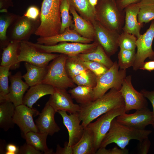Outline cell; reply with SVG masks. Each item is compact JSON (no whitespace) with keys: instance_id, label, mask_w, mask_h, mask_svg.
Masks as SVG:
<instances>
[{"instance_id":"cell-1","label":"cell","mask_w":154,"mask_h":154,"mask_svg":"<svg viewBox=\"0 0 154 154\" xmlns=\"http://www.w3.org/2000/svg\"><path fill=\"white\" fill-rule=\"evenodd\" d=\"M125 105L124 99L119 90L112 88L102 97L84 105H80L78 112L85 128L101 115L115 108Z\"/></svg>"},{"instance_id":"cell-2","label":"cell","mask_w":154,"mask_h":154,"mask_svg":"<svg viewBox=\"0 0 154 154\" xmlns=\"http://www.w3.org/2000/svg\"><path fill=\"white\" fill-rule=\"evenodd\" d=\"M62 0H43L40 11V24L35 34L47 37L59 34L61 24L60 7Z\"/></svg>"},{"instance_id":"cell-3","label":"cell","mask_w":154,"mask_h":154,"mask_svg":"<svg viewBox=\"0 0 154 154\" xmlns=\"http://www.w3.org/2000/svg\"><path fill=\"white\" fill-rule=\"evenodd\" d=\"M151 132V130L137 129L122 125L118 122L115 118L100 147H106L108 145L114 143L120 148L124 149L130 140L136 139L140 142L148 137Z\"/></svg>"},{"instance_id":"cell-4","label":"cell","mask_w":154,"mask_h":154,"mask_svg":"<svg viewBox=\"0 0 154 154\" xmlns=\"http://www.w3.org/2000/svg\"><path fill=\"white\" fill-rule=\"evenodd\" d=\"M125 13L119 8L115 0H98L95 7V20L105 27L117 32L123 31Z\"/></svg>"},{"instance_id":"cell-5","label":"cell","mask_w":154,"mask_h":154,"mask_svg":"<svg viewBox=\"0 0 154 154\" xmlns=\"http://www.w3.org/2000/svg\"><path fill=\"white\" fill-rule=\"evenodd\" d=\"M67 55L60 54L47 66V73L42 83L55 88L66 89L73 87L74 83L69 76L65 67Z\"/></svg>"},{"instance_id":"cell-6","label":"cell","mask_w":154,"mask_h":154,"mask_svg":"<svg viewBox=\"0 0 154 154\" xmlns=\"http://www.w3.org/2000/svg\"><path fill=\"white\" fill-rule=\"evenodd\" d=\"M117 62L105 73L97 77V83L93 88V101L100 98L112 88L120 90L126 76V70L119 69Z\"/></svg>"},{"instance_id":"cell-7","label":"cell","mask_w":154,"mask_h":154,"mask_svg":"<svg viewBox=\"0 0 154 154\" xmlns=\"http://www.w3.org/2000/svg\"><path fill=\"white\" fill-rule=\"evenodd\" d=\"M28 42L40 51L48 53H58L67 55H77L90 52L94 50L99 44L94 41L89 44L62 42L54 45H46Z\"/></svg>"},{"instance_id":"cell-8","label":"cell","mask_w":154,"mask_h":154,"mask_svg":"<svg viewBox=\"0 0 154 154\" xmlns=\"http://www.w3.org/2000/svg\"><path fill=\"white\" fill-rule=\"evenodd\" d=\"M126 113L125 106H120L104 114L96 121L87 126L93 133L95 151L100 148L102 140L109 130L112 120L117 116Z\"/></svg>"},{"instance_id":"cell-9","label":"cell","mask_w":154,"mask_h":154,"mask_svg":"<svg viewBox=\"0 0 154 154\" xmlns=\"http://www.w3.org/2000/svg\"><path fill=\"white\" fill-rule=\"evenodd\" d=\"M154 38V20H153L146 32L143 35H140L137 38V51L135 60L132 66L134 70L140 69L147 58L154 60V51L152 48Z\"/></svg>"},{"instance_id":"cell-10","label":"cell","mask_w":154,"mask_h":154,"mask_svg":"<svg viewBox=\"0 0 154 154\" xmlns=\"http://www.w3.org/2000/svg\"><path fill=\"white\" fill-rule=\"evenodd\" d=\"M60 54L41 52L30 44L28 41L20 42L18 60L41 67H46L49 62Z\"/></svg>"},{"instance_id":"cell-11","label":"cell","mask_w":154,"mask_h":154,"mask_svg":"<svg viewBox=\"0 0 154 154\" xmlns=\"http://www.w3.org/2000/svg\"><path fill=\"white\" fill-rule=\"evenodd\" d=\"M40 19L33 20L25 16H18L10 26L8 39L10 41H28L35 33L40 24Z\"/></svg>"},{"instance_id":"cell-12","label":"cell","mask_w":154,"mask_h":154,"mask_svg":"<svg viewBox=\"0 0 154 154\" xmlns=\"http://www.w3.org/2000/svg\"><path fill=\"white\" fill-rule=\"evenodd\" d=\"M92 23L95 31L94 41L102 47L109 57L114 54L119 47L118 39L120 34L105 27L96 20Z\"/></svg>"},{"instance_id":"cell-13","label":"cell","mask_w":154,"mask_h":154,"mask_svg":"<svg viewBox=\"0 0 154 154\" xmlns=\"http://www.w3.org/2000/svg\"><path fill=\"white\" fill-rule=\"evenodd\" d=\"M131 76L129 75L124 78L119 91L123 97L126 113L132 110H138L147 107L146 98L140 92L134 88L131 83Z\"/></svg>"},{"instance_id":"cell-14","label":"cell","mask_w":154,"mask_h":154,"mask_svg":"<svg viewBox=\"0 0 154 154\" xmlns=\"http://www.w3.org/2000/svg\"><path fill=\"white\" fill-rule=\"evenodd\" d=\"M136 110L132 114L125 113L117 116L116 121L122 125L139 129H145L147 126L152 125L153 120V112L147 107Z\"/></svg>"},{"instance_id":"cell-15","label":"cell","mask_w":154,"mask_h":154,"mask_svg":"<svg viewBox=\"0 0 154 154\" xmlns=\"http://www.w3.org/2000/svg\"><path fill=\"white\" fill-rule=\"evenodd\" d=\"M40 113L36 109L23 104L15 107L13 121L19 126L22 134L30 131H39L33 117L39 115Z\"/></svg>"},{"instance_id":"cell-16","label":"cell","mask_w":154,"mask_h":154,"mask_svg":"<svg viewBox=\"0 0 154 154\" xmlns=\"http://www.w3.org/2000/svg\"><path fill=\"white\" fill-rule=\"evenodd\" d=\"M21 72L19 71L9 76L10 85L9 93L0 98V102L8 101L12 102L15 106L23 104L24 94L29 86L22 80Z\"/></svg>"},{"instance_id":"cell-17","label":"cell","mask_w":154,"mask_h":154,"mask_svg":"<svg viewBox=\"0 0 154 154\" xmlns=\"http://www.w3.org/2000/svg\"><path fill=\"white\" fill-rule=\"evenodd\" d=\"M72 99L66 89L55 88L48 102L56 112L63 111L71 114L78 112L80 109V106L74 104Z\"/></svg>"},{"instance_id":"cell-18","label":"cell","mask_w":154,"mask_h":154,"mask_svg":"<svg viewBox=\"0 0 154 154\" xmlns=\"http://www.w3.org/2000/svg\"><path fill=\"white\" fill-rule=\"evenodd\" d=\"M58 112L62 117L63 124L68 132L69 140L67 147H72L80 140L84 128L80 124L81 121L78 112L70 115L64 111H60Z\"/></svg>"},{"instance_id":"cell-19","label":"cell","mask_w":154,"mask_h":154,"mask_svg":"<svg viewBox=\"0 0 154 154\" xmlns=\"http://www.w3.org/2000/svg\"><path fill=\"white\" fill-rule=\"evenodd\" d=\"M37 43L46 45L56 44L62 42H79L89 44L93 42L94 40L85 38L70 28L66 29L62 33L47 37H40L37 39Z\"/></svg>"},{"instance_id":"cell-20","label":"cell","mask_w":154,"mask_h":154,"mask_svg":"<svg viewBox=\"0 0 154 154\" xmlns=\"http://www.w3.org/2000/svg\"><path fill=\"white\" fill-rule=\"evenodd\" d=\"M56 112L48 101L35 121L39 131L52 136L60 130L54 119Z\"/></svg>"},{"instance_id":"cell-21","label":"cell","mask_w":154,"mask_h":154,"mask_svg":"<svg viewBox=\"0 0 154 154\" xmlns=\"http://www.w3.org/2000/svg\"><path fill=\"white\" fill-rule=\"evenodd\" d=\"M141 5L139 1L128 5L124 9L125 23L123 31L133 35L137 38L140 35V31L143 25H140L137 21V16Z\"/></svg>"},{"instance_id":"cell-22","label":"cell","mask_w":154,"mask_h":154,"mask_svg":"<svg viewBox=\"0 0 154 154\" xmlns=\"http://www.w3.org/2000/svg\"><path fill=\"white\" fill-rule=\"evenodd\" d=\"M54 91L55 88L52 86L42 83L31 86L24 96L23 104L32 108L34 104L40 98L46 95L52 94Z\"/></svg>"},{"instance_id":"cell-23","label":"cell","mask_w":154,"mask_h":154,"mask_svg":"<svg viewBox=\"0 0 154 154\" xmlns=\"http://www.w3.org/2000/svg\"><path fill=\"white\" fill-rule=\"evenodd\" d=\"M20 43L18 41H11L3 48L1 66H9L11 70L19 68L20 62L18 60V56Z\"/></svg>"},{"instance_id":"cell-24","label":"cell","mask_w":154,"mask_h":154,"mask_svg":"<svg viewBox=\"0 0 154 154\" xmlns=\"http://www.w3.org/2000/svg\"><path fill=\"white\" fill-rule=\"evenodd\" d=\"M72 147L73 154H96L94 136L92 131L87 126L85 127L80 140Z\"/></svg>"},{"instance_id":"cell-25","label":"cell","mask_w":154,"mask_h":154,"mask_svg":"<svg viewBox=\"0 0 154 154\" xmlns=\"http://www.w3.org/2000/svg\"><path fill=\"white\" fill-rule=\"evenodd\" d=\"M70 12L73 16L74 23L73 29L82 37L94 40L95 31L92 23L80 16L71 6Z\"/></svg>"},{"instance_id":"cell-26","label":"cell","mask_w":154,"mask_h":154,"mask_svg":"<svg viewBox=\"0 0 154 154\" xmlns=\"http://www.w3.org/2000/svg\"><path fill=\"white\" fill-rule=\"evenodd\" d=\"M22 134L23 137L26 140V143L37 150L43 152L45 154L53 153L52 150L49 149L47 145L48 133L39 131H30Z\"/></svg>"},{"instance_id":"cell-27","label":"cell","mask_w":154,"mask_h":154,"mask_svg":"<svg viewBox=\"0 0 154 154\" xmlns=\"http://www.w3.org/2000/svg\"><path fill=\"white\" fill-rule=\"evenodd\" d=\"M25 66L27 72L22 77L29 86L42 83L46 74L47 66L40 67L27 62Z\"/></svg>"},{"instance_id":"cell-28","label":"cell","mask_w":154,"mask_h":154,"mask_svg":"<svg viewBox=\"0 0 154 154\" xmlns=\"http://www.w3.org/2000/svg\"><path fill=\"white\" fill-rule=\"evenodd\" d=\"M15 107L10 102H0V127L5 131L13 128L15 124L13 117Z\"/></svg>"},{"instance_id":"cell-29","label":"cell","mask_w":154,"mask_h":154,"mask_svg":"<svg viewBox=\"0 0 154 154\" xmlns=\"http://www.w3.org/2000/svg\"><path fill=\"white\" fill-rule=\"evenodd\" d=\"M77 55L82 61L98 62L104 65L108 69L112 66L114 63L102 47L99 44L93 50L87 53L79 54Z\"/></svg>"},{"instance_id":"cell-30","label":"cell","mask_w":154,"mask_h":154,"mask_svg":"<svg viewBox=\"0 0 154 154\" xmlns=\"http://www.w3.org/2000/svg\"><path fill=\"white\" fill-rule=\"evenodd\" d=\"M79 15L92 23L95 20V8L90 4L88 0H68Z\"/></svg>"},{"instance_id":"cell-31","label":"cell","mask_w":154,"mask_h":154,"mask_svg":"<svg viewBox=\"0 0 154 154\" xmlns=\"http://www.w3.org/2000/svg\"><path fill=\"white\" fill-rule=\"evenodd\" d=\"M69 93L72 98L80 105H84L93 101V88L78 85L70 90Z\"/></svg>"},{"instance_id":"cell-32","label":"cell","mask_w":154,"mask_h":154,"mask_svg":"<svg viewBox=\"0 0 154 154\" xmlns=\"http://www.w3.org/2000/svg\"><path fill=\"white\" fill-rule=\"evenodd\" d=\"M65 67L68 74L71 79L88 69L77 55H67Z\"/></svg>"},{"instance_id":"cell-33","label":"cell","mask_w":154,"mask_h":154,"mask_svg":"<svg viewBox=\"0 0 154 154\" xmlns=\"http://www.w3.org/2000/svg\"><path fill=\"white\" fill-rule=\"evenodd\" d=\"M18 16L13 13L8 12L0 15V45L3 48L6 47L10 42L7 35V30Z\"/></svg>"},{"instance_id":"cell-34","label":"cell","mask_w":154,"mask_h":154,"mask_svg":"<svg viewBox=\"0 0 154 154\" xmlns=\"http://www.w3.org/2000/svg\"><path fill=\"white\" fill-rule=\"evenodd\" d=\"M141 5L137 16L139 24L154 20V0H141Z\"/></svg>"},{"instance_id":"cell-35","label":"cell","mask_w":154,"mask_h":154,"mask_svg":"<svg viewBox=\"0 0 154 154\" xmlns=\"http://www.w3.org/2000/svg\"><path fill=\"white\" fill-rule=\"evenodd\" d=\"M70 5L68 0H62L60 6V11L61 24L60 33H63L68 28L73 29L74 24L72 17L69 14Z\"/></svg>"},{"instance_id":"cell-36","label":"cell","mask_w":154,"mask_h":154,"mask_svg":"<svg viewBox=\"0 0 154 154\" xmlns=\"http://www.w3.org/2000/svg\"><path fill=\"white\" fill-rule=\"evenodd\" d=\"M97 79L96 76L88 69L72 78L74 83L78 85L87 86L93 88L96 85Z\"/></svg>"},{"instance_id":"cell-37","label":"cell","mask_w":154,"mask_h":154,"mask_svg":"<svg viewBox=\"0 0 154 154\" xmlns=\"http://www.w3.org/2000/svg\"><path fill=\"white\" fill-rule=\"evenodd\" d=\"M136 53L135 50L120 49L118 56V64L120 68L126 70L133 66L135 59Z\"/></svg>"},{"instance_id":"cell-38","label":"cell","mask_w":154,"mask_h":154,"mask_svg":"<svg viewBox=\"0 0 154 154\" xmlns=\"http://www.w3.org/2000/svg\"><path fill=\"white\" fill-rule=\"evenodd\" d=\"M137 37L129 33L122 31L120 34L118 45L120 49L129 50H135Z\"/></svg>"},{"instance_id":"cell-39","label":"cell","mask_w":154,"mask_h":154,"mask_svg":"<svg viewBox=\"0 0 154 154\" xmlns=\"http://www.w3.org/2000/svg\"><path fill=\"white\" fill-rule=\"evenodd\" d=\"M9 66H0V98L7 95L9 93V78L11 74Z\"/></svg>"},{"instance_id":"cell-40","label":"cell","mask_w":154,"mask_h":154,"mask_svg":"<svg viewBox=\"0 0 154 154\" xmlns=\"http://www.w3.org/2000/svg\"><path fill=\"white\" fill-rule=\"evenodd\" d=\"M85 66L88 70L93 72L97 77L105 73L108 68L99 62L91 61H82Z\"/></svg>"},{"instance_id":"cell-41","label":"cell","mask_w":154,"mask_h":154,"mask_svg":"<svg viewBox=\"0 0 154 154\" xmlns=\"http://www.w3.org/2000/svg\"><path fill=\"white\" fill-rule=\"evenodd\" d=\"M129 153L128 150L125 148L119 149L117 146L108 149L105 147H100L96 151V154H127Z\"/></svg>"},{"instance_id":"cell-42","label":"cell","mask_w":154,"mask_h":154,"mask_svg":"<svg viewBox=\"0 0 154 154\" xmlns=\"http://www.w3.org/2000/svg\"><path fill=\"white\" fill-rule=\"evenodd\" d=\"M23 15L33 20H37L40 19V11L37 7L32 6L27 9Z\"/></svg>"},{"instance_id":"cell-43","label":"cell","mask_w":154,"mask_h":154,"mask_svg":"<svg viewBox=\"0 0 154 154\" xmlns=\"http://www.w3.org/2000/svg\"><path fill=\"white\" fill-rule=\"evenodd\" d=\"M42 152L37 150L31 145L25 143L19 148V154H41Z\"/></svg>"},{"instance_id":"cell-44","label":"cell","mask_w":154,"mask_h":154,"mask_svg":"<svg viewBox=\"0 0 154 154\" xmlns=\"http://www.w3.org/2000/svg\"><path fill=\"white\" fill-rule=\"evenodd\" d=\"M140 92L146 98H147L149 100L152 105L153 108V120L152 125L154 130V91H149L145 89H143L141 90Z\"/></svg>"},{"instance_id":"cell-45","label":"cell","mask_w":154,"mask_h":154,"mask_svg":"<svg viewBox=\"0 0 154 154\" xmlns=\"http://www.w3.org/2000/svg\"><path fill=\"white\" fill-rule=\"evenodd\" d=\"M140 144V152L141 154H147L149 152L151 143L148 137L141 141Z\"/></svg>"},{"instance_id":"cell-46","label":"cell","mask_w":154,"mask_h":154,"mask_svg":"<svg viewBox=\"0 0 154 154\" xmlns=\"http://www.w3.org/2000/svg\"><path fill=\"white\" fill-rule=\"evenodd\" d=\"M117 5L120 9L124 10V8L130 4L137 3L140 0H115Z\"/></svg>"},{"instance_id":"cell-47","label":"cell","mask_w":154,"mask_h":154,"mask_svg":"<svg viewBox=\"0 0 154 154\" xmlns=\"http://www.w3.org/2000/svg\"><path fill=\"white\" fill-rule=\"evenodd\" d=\"M68 142H66L64 147V148L61 147L59 145H57L56 152L54 154H73L72 147H67Z\"/></svg>"},{"instance_id":"cell-48","label":"cell","mask_w":154,"mask_h":154,"mask_svg":"<svg viewBox=\"0 0 154 154\" xmlns=\"http://www.w3.org/2000/svg\"><path fill=\"white\" fill-rule=\"evenodd\" d=\"M19 148L14 144L9 143L6 146L5 154H18Z\"/></svg>"},{"instance_id":"cell-49","label":"cell","mask_w":154,"mask_h":154,"mask_svg":"<svg viewBox=\"0 0 154 154\" xmlns=\"http://www.w3.org/2000/svg\"><path fill=\"white\" fill-rule=\"evenodd\" d=\"M140 69L151 72L154 70V60L144 62Z\"/></svg>"},{"instance_id":"cell-50","label":"cell","mask_w":154,"mask_h":154,"mask_svg":"<svg viewBox=\"0 0 154 154\" xmlns=\"http://www.w3.org/2000/svg\"><path fill=\"white\" fill-rule=\"evenodd\" d=\"M6 142L4 140L0 139V153L5 154L6 152Z\"/></svg>"},{"instance_id":"cell-51","label":"cell","mask_w":154,"mask_h":154,"mask_svg":"<svg viewBox=\"0 0 154 154\" xmlns=\"http://www.w3.org/2000/svg\"><path fill=\"white\" fill-rule=\"evenodd\" d=\"M98 0H88L89 3L90 5L93 7L95 8V7L97 5Z\"/></svg>"}]
</instances>
